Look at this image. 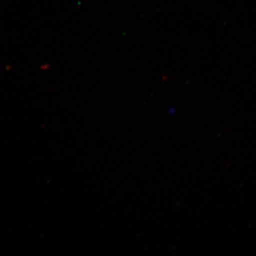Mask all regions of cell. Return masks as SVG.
I'll return each instance as SVG.
<instances>
[{"label":"cell","instance_id":"7a4b0ae2","mask_svg":"<svg viewBox=\"0 0 256 256\" xmlns=\"http://www.w3.org/2000/svg\"><path fill=\"white\" fill-rule=\"evenodd\" d=\"M11 69V66H8L7 67V70H8V71H9V70H10Z\"/></svg>","mask_w":256,"mask_h":256},{"label":"cell","instance_id":"6da1fadb","mask_svg":"<svg viewBox=\"0 0 256 256\" xmlns=\"http://www.w3.org/2000/svg\"><path fill=\"white\" fill-rule=\"evenodd\" d=\"M50 67V64H44L43 66H40V68L42 70H46L48 68H49Z\"/></svg>","mask_w":256,"mask_h":256}]
</instances>
